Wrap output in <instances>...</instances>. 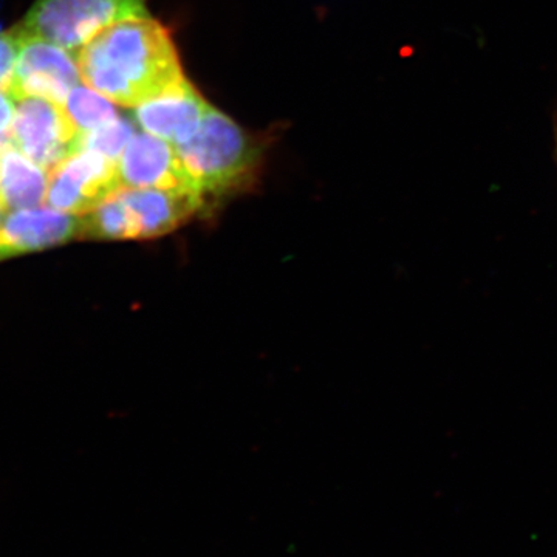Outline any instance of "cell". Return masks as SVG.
Masks as SVG:
<instances>
[{
  "instance_id": "7c38bea8",
  "label": "cell",
  "mask_w": 557,
  "mask_h": 557,
  "mask_svg": "<svg viewBox=\"0 0 557 557\" xmlns=\"http://www.w3.org/2000/svg\"><path fill=\"white\" fill-rule=\"evenodd\" d=\"M64 108L81 134L98 129L120 116L115 102L81 84L70 91Z\"/></svg>"
},
{
  "instance_id": "3957f363",
  "label": "cell",
  "mask_w": 557,
  "mask_h": 557,
  "mask_svg": "<svg viewBox=\"0 0 557 557\" xmlns=\"http://www.w3.org/2000/svg\"><path fill=\"white\" fill-rule=\"evenodd\" d=\"M175 149L190 186L201 199L236 188L259 160V148L247 132L212 106L197 131Z\"/></svg>"
},
{
  "instance_id": "8fae6325",
  "label": "cell",
  "mask_w": 557,
  "mask_h": 557,
  "mask_svg": "<svg viewBox=\"0 0 557 557\" xmlns=\"http://www.w3.org/2000/svg\"><path fill=\"white\" fill-rule=\"evenodd\" d=\"M49 172L11 143L0 159V205L3 209L36 208L46 200Z\"/></svg>"
},
{
  "instance_id": "277c9868",
  "label": "cell",
  "mask_w": 557,
  "mask_h": 557,
  "mask_svg": "<svg viewBox=\"0 0 557 557\" xmlns=\"http://www.w3.org/2000/svg\"><path fill=\"white\" fill-rule=\"evenodd\" d=\"M137 17H149L145 0H38L22 28L75 54L110 25Z\"/></svg>"
},
{
  "instance_id": "5bb4252c",
  "label": "cell",
  "mask_w": 557,
  "mask_h": 557,
  "mask_svg": "<svg viewBox=\"0 0 557 557\" xmlns=\"http://www.w3.org/2000/svg\"><path fill=\"white\" fill-rule=\"evenodd\" d=\"M24 28L0 33V90L9 95L13 90L14 73L20 60L22 42H24Z\"/></svg>"
},
{
  "instance_id": "4fadbf2b",
  "label": "cell",
  "mask_w": 557,
  "mask_h": 557,
  "mask_svg": "<svg viewBox=\"0 0 557 557\" xmlns=\"http://www.w3.org/2000/svg\"><path fill=\"white\" fill-rule=\"evenodd\" d=\"M135 134L137 131H135L134 123L119 116L98 129L83 134L81 149L95 150L110 160L119 161Z\"/></svg>"
},
{
  "instance_id": "8992f818",
  "label": "cell",
  "mask_w": 557,
  "mask_h": 557,
  "mask_svg": "<svg viewBox=\"0 0 557 557\" xmlns=\"http://www.w3.org/2000/svg\"><path fill=\"white\" fill-rule=\"evenodd\" d=\"M120 188L119 161L79 149L49 172L46 201L58 211L86 215Z\"/></svg>"
},
{
  "instance_id": "9a60e30c",
  "label": "cell",
  "mask_w": 557,
  "mask_h": 557,
  "mask_svg": "<svg viewBox=\"0 0 557 557\" xmlns=\"http://www.w3.org/2000/svg\"><path fill=\"white\" fill-rule=\"evenodd\" d=\"M14 101L9 95L0 90V137L10 134L11 120H13Z\"/></svg>"
},
{
  "instance_id": "9c48e42d",
  "label": "cell",
  "mask_w": 557,
  "mask_h": 557,
  "mask_svg": "<svg viewBox=\"0 0 557 557\" xmlns=\"http://www.w3.org/2000/svg\"><path fill=\"white\" fill-rule=\"evenodd\" d=\"M119 174L123 188L196 193L183 170L175 146L148 132H137L132 137L120 157Z\"/></svg>"
},
{
  "instance_id": "2e32d148",
  "label": "cell",
  "mask_w": 557,
  "mask_h": 557,
  "mask_svg": "<svg viewBox=\"0 0 557 557\" xmlns=\"http://www.w3.org/2000/svg\"><path fill=\"white\" fill-rule=\"evenodd\" d=\"M3 211H5V209H3L2 205H0V228H2L3 223Z\"/></svg>"
},
{
  "instance_id": "30bf717a",
  "label": "cell",
  "mask_w": 557,
  "mask_h": 557,
  "mask_svg": "<svg viewBox=\"0 0 557 557\" xmlns=\"http://www.w3.org/2000/svg\"><path fill=\"white\" fill-rule=\"evenodd\" d=\"M209 109L211 104L185 78L160 97L137 106L134 120L143 132L177 146L197 131Z\"/></svg>"
},
{
  "instance_id": "6da1fadb",
  "label": "cell",
  "mask_w": 557,
  "mask_h": 557,
  "mask_svg": "<svg viewBox=\"0 0 557 557\" xmlns=\"http://www.w3.org/2000/svg\"><path fill=\"white\" fill-rule=\"evenodd\" d=\"M81 81L123 108H137L183 76L171 33L152 17L116 22L76 53Z\"/></svg>"
},
{
  "instance_id": "52a82bcc",
  "label": "cell",
  "mask_w": 557,
  "mask_h": 557,
  "mask_svg": "<svg viewBox=\"0 0 557 557\" xmlns=\"http://www.w3.org/2000/svg\"><path fill=\"white\" fill-rule=\"evenodd\" d=\"M79 81L75 54L25 33L11 100L16 102L24 97H38L64 104L70 91L79 86Z\"/></svg>"
},
{
  "instance_id": "ba28073f",
  "label": "cell",
  "mask_w": 557,
  "mask_h": 557,
  "mask_svg": "<svg viewBox=\"0 0 557 557\" xmlns=\"http://www.w3.org/2000/svg\"><path fill=\"white\" fill-rule=\"evenodd\" d=\"M83 215L54 208H28L10 212L0 228V260L53 248L83 236Z\"/></svg>"
},
{
  "instance_id": "7a4b0ae2",
  "label": "cell",
  "mask_w": 557,
  "mask_h": 557,
  "mask_svg": "<svg viewBox=\"0 0 557 557\" xmlns=\"http://www.w3.org/2000/svg\"><path fill=\"white\" fill-rule=\"evenodd\" d=\"M193 190L120 188L83 215V236L98 240H141L166 236L199 211Z\"/></svg>"
},
{
  "instance_id": "5b68a950",
  "label": "cell",
  "mask_w": 557,
  "mask_h": 557,
  "mask_svg": "<svg viewBox=\"0 0 557 557\" xmlns=\"http://www.w3.org/2000/svg\"><path fill=\"white\" fill-rule=\"evenodd\" d=\"M10 137L33 163L50 172L81 149L83 134L64 104L46 98L24 97L14 102Z\"/></svg>"
}]
</instances>
